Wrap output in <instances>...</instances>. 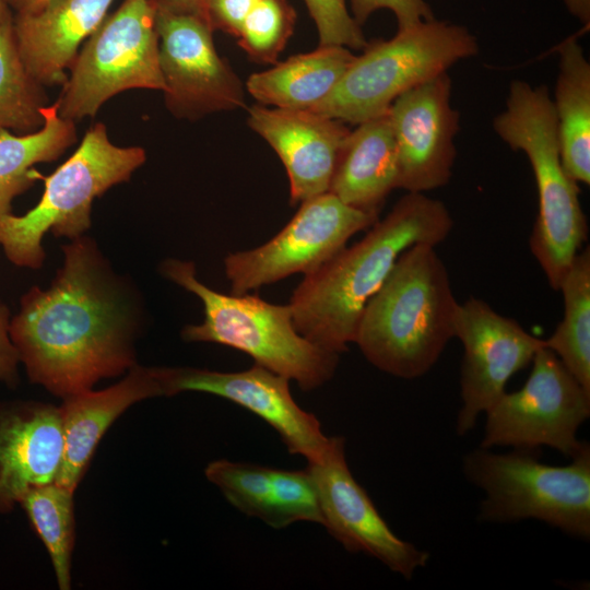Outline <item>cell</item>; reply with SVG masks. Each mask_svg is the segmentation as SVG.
Returning a JSON list of instances; mask_svg holds the SVG:
<instances>
[{
    "label": "cell",
    "mask_w": 590,
    "mask_h": 590,
    "mask_svg": "<svg viewBox=\"0 0 590 590\" xmlns=\"http://www.w3.org/2000/svg\"><path fill=\"white\" fill-rule=\"evenodd\" d=\"M297 521L322 524L315 482L308 470L272 469L268 526L283 528Z\"/></svg>",
    "instance_id": "30"
},
{
    "label": "cell",
    "mask_w": 590,
    "mask_h": 590,
    "mask_svg": "<svg viewBox=\"0 0 590 590\" xmlns=\"http://www.w3.org/2000/svg\"><path fill=\"white\" fill-rule=\"evenodd\" d=\"M355 58L343 46H320L249 75L246 91L263 106L311 109L334 88Z\"/></svg>",
    "instance_id": "22"
},
{
    "label": "cell",
    "mask_w": 590,
    "mask_h": 590,
    "mask_svg": "<svg viewBox=\"0 0 590 590\" xmlns=\"http://www.w3.org/2000/svg\"><path fill=\"white\" fill-rule=\"evenodd\" d=\"M344 438L334 436L323 458L308 463L319 498L322 526L343 547L369 555L391 571L411 579L426 566L429 553L400 539L354 479L345 458Z\"/></svg>",
    "instance_id": "15"
},
{
    "label": "cell",
    "mask_w": 590,
    "mask_h": 590,
    "mask_svg": "<svg viewBox=\"0 0 590 590\" xmlns=\"http://www.w3.org/2000/svg\"><path fill=\"white\" fill-rule=\"evenodd\" d=\"M553 101L560 160L576 182L590 184V63L576 37L558 48Z\"/></svg>",
    "instance_id": "23"
},
{
    "label": "cell",
    "mask_w": 590,
    "mask_h": 590,
    "mask_svg": "<svg viewBox=\"0 0 590 590\" xmlns=\"http://www.w3.org/2000/svg\"><path fill=\"white\" fill-rule=\"evenodd\" d=\"M248 125L275 151L287 173L291 203L328 192L341 146L351 131L343 121L308 109H248Z\"/></svg>",
    "instance_id": "17"
},
{
    "label": "cell",
    "mask_w": 590,
    "mask_h": 590,
    "mask_svg": "<svg viewBox=\"0 0 590 590\" xmlns=\"http://www.w3.org/2000/svg\"><path fill=\"white\" fill-rule=\"evenodd\" d=\"M163 396L155 367L133 365L118 384L104 390L82 391L63 399V451L56 483L75 492L98 442L111 424L132 404Z\"/></svg>",
    "instance_id": "20"
},
{
    "label": "cell",
    "mask_w": 590,
    "mask_h": 590,
    "mask_svg": "<svg viewBox=\"0 0 590 590\" xmlns=\"http://www.w3.org/2000/svg\"><path fill=\"white\" fill-rule=\"evenodd\" d=\"M564 317L544 344L590 392V249L579 251L558 291Z\"/></svg>",
    "instance_id": "25"
},
{
    "label": "cell",
    "mask_w": 590,
    "mask_h": 590,
    "mask_svg": "<svg viewBox=\"0 0 590 590\" xmlns=\"http://www.w3.org/2000/svg\"><path fill=\"white\" fill-rule=\"evenodd\" d=\"M531 364L524 385L505 391L484 413L480 447H551L571 458L586 444L578 439V430L590 416V392L545 344Z\"/></svg>",
    "instance_id": "10"
},
{
    "label": "cell",
    "mask_w": 590,
    "mask_h": 590,
    "mask_svg": "<svg viewBox=\"0 0 590 590\" xmlns=\"http://www.w3.org/2000/svg\"><path fill=\"white\" fill-rule=\"evenodd\" d=\"M569 12L578 17L583 24L590 21V0H565Z\"/></svg>",
    "instance_id": "37"
},
{
    "label": "cell",
    "mask_w": 590,
    "mask_h": 590,
    "mask_svg": "<svg viewBox=\"0 0 590 590\" xmlns=\"http://www.w3.org/2000/svg\"><path fill=\"white\" fill-rule=\"evenodd\" d=\"M458 305L436 246L415 244L368 300L354 343L379 370L422 377L455 338Z\"/></svg>",
    "instance_id": "3"
},
{
    "label": "cell",
    "mask_w": 590,
    "mask_h": 590,
    "mask_svg": "<svg viewBox=\"0 0 590 590\" xmlns=\"http://www.w3.org/2000/svg\"><path fill=\"white\" fill-rule=\"evenodd\" d=\"M160 68L167 109L179 119L245 106L246 87L217 54L205 17L156 10Z\"/></svg>",
    "instance_id": "12"
},
{
    "label": "cell",
    "mask_w": 590,
    "mask_h": 590,
    "mask_svg": "<svg viewBox=\"0 0 590 590\" xmlns=\"http://www.w3.org/2000/svg\"><path fill=\"white\" fill-rule=\"evenodd\" d=\"M48 290L32 287L10 321L30 379L62 399L135 365L142 305L96 244L80 236Z\"/></svg>",
    "instance_id": "1"
},
{
    "label": "cell",
    "mask_w": 590,
    "mask_h": 590,
    "mask_svg": "<svg viewBox=\"0 0 590 590\" xmlns=\"http://www.w3.org/2000/svg\"><path fill=\"white\" fill-rule=\"evenodd\" d=\"M450 95L451 79L444 72L391 104L388 116L398 154V188L425 193L449 182L460 120Z\"/></svg>",
    "instance_id": "16"
},
{
    "label": "cell",
    "mask_w": 590,
    "mask_h": 590,
    "mask_svg": "<svg viewBox=\"0 0 590 590\" xmlns=\"http://www.w3.org/2000/svg\"><path fill=\"white\" fill-rule=\"evenodd\" d=\"M156 10L205 17L209 0H150Z\"/></svg>",
    "instance_id": "35"
},
{
    "label": "cell",
    "mask_w": 590,
    "mask_h": 590,
    "mask_svg": "<svg viewBox=\"0 0 590 590\" xmlns=\"http://www.w3.org/2000/svg\"><path fill=\"white\" fill-rule=\"evenodd\" d=\"M538 453L521 449L495 453L480 447L464 457L465 477L485 495L479 518L500 523L536 519L589 540V444L565 465L543 463Z\"/></svg>",
    "instance_id": "8"
},
{
    "label": "cell",
    "mask_w": 590,
    "mask_h": 590,
    "mask_svg": "<svg viewBox=\"0 0 590 590\" xmlns=\"http://www.w3.org/2000/svg\"><path fill=\"white\" fill-rule=\"evenodd\" d=\"M15 14H26L39 11L48 0H4Z\"/></svg>",
    "instance_id": "36"
},
{
    "label": "cell",
    "mask_w": 590,
    "mask_h": 590,
    "mask_svg": "<svg viewBox=\"0 0 590 590\" xmlns=\"http://www.w3.org/2000/svg\"><path fill=\"white\" fill-rule=\"evenodd\" d=\"M12 20L0 26V130L27 134L43 127L48 97L20 57Z\"/></svg>",
    "instance_id": "27"
},
{
    "label": "cell",
    "mask_w": 590,
    "mask_h": 590,
    "mask_svg": "<svg viewBox=\"0 0 590 590\" xmlns=\"http://www.w3.org/2000/svg\"><path fill=\"white\" fill-rule=\"evenodd\" d=\"M204 474L235 508L268 523L271 508V468L220 459L210 462Z\"/></svg>",
    "instance_id": "28"
},
{
    "label": "cell",
    "mask_w": 590,
    "mask_h": 590,
    "mask_svg": "<svg viewBox=\"0 0 590 590\" xmlns=\"http://www.w3.org/2000/svg\"><path fill=\"white\" fill-rule=\"evenodd\" d=\"M455 338L463 346L456 432L465 436L506 391L509 379L531 364L544 340L473 296L458 305Z\"/></svg>",
    "instance_id": "13"
},
{
    "label": "cell",
    "mask_w": 590,
    "mask_h": 590,
    "mask_svg": "<svg viewBox=\"0 0 590 590\" xmlns=\"http://www.w3.org/2000/svg\"><path fill=\"white\" fill-rule=\"evenodd\" d=\"M378 215L324 192L302 202L293 219L269 241L224 259L232 294H247L295 273H314L356 233L369 228Z\"/></svg>",
    "instance_id": "11"
},
{
    "label": "cell",
    "mask_w": 590,
    "mask_h": 590,
    "mask_svg": "<svg viewBox=\"0 0 590 590\" xmlns=\"http://www.w3.org/2000/svg\"><path fill=\"white\" fill-rule=\"evenodd\" d=\"M114 0H48L37 12L14 14L13 33L28 73L44 87L62 85L81 45Z\"/></svg>",
    "instance_id": "19"
},
{
    "label": "cell",
    "mask_w": 590,
    "mask_h": 590,
    "mask_svg": "<svg viewBox=\"0 0 590 590\" xmlns=\"http://www.w3.org/2000/svg\"><path fill=\"white\" fill-rule=\"evenodd\" d=\"M477 52V40L467 27L435 19L418 23L388 40L367 44L328 96L309 110L358 125L388 113L401 94Z\"/></svg>",
    "instance_id": "6"
},
{
    "label": "cell",
    "mask_w": 590,
    "mask_h": 590,
    "mask_svg": "<svg viewBox=\"0 0 590 590\" xmlns=\"http://www.w3.org/2000/svg\"><path fill=\"white\" fill-rule=\"evenodd\" d=\"M10 320L7 306L0 302V379L9 385L16 381L19 352L10 338Z\"/></svg>",
    "instance_id": "34"
},
{
    "label": "cell",
    "mask_w": 590,
    "mask_h": 590,
    "mask_svg": "<svg viewBox=\"0 0 590 590\" xmlns=\"http://www.w3.org/2000/svg\"><path fill=\"white\" fill-rule=\"evenodd\" d=\"M452 227L442 201L408 192L362 239L298 284L288 303L295 329L322 349L338 354L346 351L354 343L365 306L403 251L415 244L437 246Z\"/></svg>",
    "instance_id": "2"
},
{
    "label": "cell",
    "mask_w": 590,
    "mask_h": 590,
    "mask_svg": "<svg viewBox=\"0 0 590 590\" xmlns=\"http://www.w3.org/2000/svg\"><path fill=\"white\" fill-rule=\"evenodd\" d=\"M13 15L11 14V10L7 5L4 0H0V26L4 24L5 22L12 20Z\"/></svg>",
    "instance_id": "38"
},
{
    "label": "cell",
    "mask_w": 590,
    "mask_h": 590,
    "mask_svg": "<svg viewBox=\"0 0 590 590\" xmlns=\"http://www.w3.org/2000/svg\"><path fill=\"white\" fill-rule=\"evenodd\" d=\"M350 3L352 16L358 25L379 9H389L394 13L398 31L435 19L425 0H350Z\"/></svg>",
    "instance_id": "32"
},
{
    "label": "cell",
    "mask_w": 590,
    "mask_h": 590,
    "mask_svg": "<svg viewBox=\"0 0 590 590\" xmlns=\"http://www.w3.org/2000/svg\"><path fill=\"white\" fill-rule=\"evenodd\" d=\"M295 22L296 12L287 0H258L241 25L237 43L252 60L276 63Z\"/></svg>",
    "instance_id": "29"
},
{
    "label": "cell",
    "mask_w": 590,
    "mask_h": 590,
    "mask_svg": "<svg viewBox=\"0 0 590 590\" xmlns=\"http://www.w3.org/2000/svg\"><path fill=\"white\" fill-rule=\"evenodd\" d=\"M69 70L55 105L60 117L73 122L93 118L121 92H164L156 7L150 0H123L84 42Z\"/></svg>",
    "instance_id": "9"
},
{
    "label": "cell",
    "mask_w": 590,
    "mask_h": 590,
    "mask_svg": "<svg viewBox=\"0 0 590 590\" xmlns=\"http://www.w3.org/2000/svg\"><path fill=\"white\" fill-rule=\"evenodd\" d=\"M145 160L144 149L113 143L103 122L91 127L74 153L44 178V193L36 206L24 215L0 219V245L9 260L40 268L44 235L49 231L71 240L82 236L91 226L94 199L128 181Z\"/></svg>",
    "instance_id": "7"
},
{
    "label": "cell",
    "mask_w": 590,
    "mask_h": 590,
    "mask_svg": "<svg viewBox=\"0 0 590 590\" xmlns=\"http://www.w3.org/2000/svg\"><path fill=\"white\" fill-rule=\"evenodd\" d=\"M163 396L199 391L229 400L267 422L292 455L312 463L323 458L333 437L326 436L318 418L293 399L290 379L258 364L241 371L194 367H155Z\"/></svg>",
    "instance_id": "14"
},
{
    "label": "cell",
    "mask_w": 590,
    "mask_h": 590,
    "mask_svg": "<svg viewBox=\"0 0 590 590\" xmlns=\"http://www.w3.org/2000/svg\"><path fill=\"white\" fill-rule=\"evenodd\" d=\"M319 34V45L364 49L367 42L345 0H304Z\"/></svg>",
    "instance_id": "31"
},
{
    "label": "cell",
    "mask_w": 590,
    "mask_h": 590,
    "mask_svg": "<svg viewBox=\"0 0 590 590\" xmlns=\"http://www.w3.org/2000/svg\"><path fill=\"white\" fill-rule=\"evenodd\" d=\"M161 274L194 294L202 303L204 319L181 330L187 342H211L241 351L255 363L295 380L304 391L329 381L340 354L322 349L294 327L290 304L276 305L258 296L223 294L197 279L192 261L165 259Z\"/></svg>",
    "instance_id": "5"
},
{
    "label": "cell",
    "mask_w": 590,
    "mask_h": 590,
    "mask_svg": "<svg viewBox=\"0 0 590 590\" xmlns=\"http://www.w3.org/2000/svg\"><path fill=\"white\" fill-rule=\"evenodd\" d=\"M63 451L59 406L31 402L0 412V511L56 481Z\"/></svg>",
    "instance_id": "18"
},
{
    "label": "cell",
    "mask_w": 590,
    "mask_h": 590,
    "mask_svg": "<svg viewBox=\"0 0 590 590\" xmlns=\"http://www.w3.org/2000/svg\"><path fill=\"white\" fill-rule=\"evenodd\" d=\"M74 492L56 482L27 491L20 503L44 543L57 586L71 588V558L75 542Z\"/></svg>",
    "instance_id": "26"
},
{
    "label": "cell",
    "mask_w": 590,
    "mask_h": 590,
    "mask_svg": "<svg viewBox=\"0 0 590 590\" xmlns=\"http://www.w3.org/2000/svg\"><path fill=\"white\" fill-rule=\"evenodd\" d=\"M42 114L44 125L34 132L0 130V219L11 214L13 199L40 177L34 165L59 158L76 142L75 122L60 117L55 103Z\"/></svg>",
    "instance_id": "24"
},
{
    "label": "cell",
    "mask_w": 590,
    "mask_h": 590,
    "mask_svg": "<svg viewBox=\"0 0 590 590\" xmlns=\"http://www.w3.org/2000/svg\"><path fill=\"white\" fill-rule=\"evenodd\" d=\"M398 154L388 113L366 120L345 138L328 192L345 204L378 215L398 188Z\"/></svg>",
    "instance_id": "21"
},
{
    "label": "cell",
    "mask_w": 590,
    "mask_h": 590,
    "mask_svg": "<svg viewBox=\"0 0 590 590\" xmlns=\"http://www.w3.org/2000/svg\"><path fill=\"white\" fill-rule=\"evenodd\" d=\"M258 0H209L205 16L212 28L232 36L239 35L241 25Z\"/></svg>",
    "instance_id": "33"
},
{
    "label": "cell",
    "mask_w": 590,
    "mask_h": 590,
    "mask_svg": "<svg viewBox=\"0 0 590 590\" xmlns=\"http://www.w3.org/2000/svg\"><path fill=\"white\" fill-rule=\"evenodd\" d=\"M493 128L508 146L522 151L531 164L539 213L529 245L550 286L558 290L587 239L588 225L578 182L562 164L556 117L546 85L514 80Z\"/></svg>",
    "instance_id": "4"
}]
</instances>
